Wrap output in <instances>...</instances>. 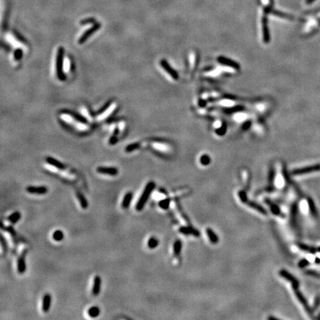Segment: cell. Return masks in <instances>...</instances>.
Listing matches in <instances>:
<instances>
[{
	"instance_id": "1",
	"label": "cell",
	"mask_w": 320,
	"mask_h": 320,
	"mask_svg": "<svg viewBox=\"0 0 320 320\" xmlns=\"http://www.w3.org/2000/svg\"><path fill=\"white\" fill-rule=\"evenodd\" d=\"M155 187H156V185H155L154 182H149L147 184L144 191H143L142 193H141L140 198L139 199L138 202L136 205V209H137V211H140L144 208L147 201H148V199L150 198L151 193H152L153 191L154 190Z\"/></svg>"
},
{
	"instance_id": "2",
	"label": "cell",
	"mask_w": 320,
	"mask_h": 320,
	"mask_svg": "<svg viewBox=\"0 0 320 320\" xmlns=\"http://www.w3.org/2000/svg\"><path fill=\"white\" fill-rule=\"evenodd\" d=\"M319 170H320V165H315L294 170L292 171V174H294V175H302V174H309V173L314 171H319Z\"/></svg>"
},
{
	"instance_id": "3",
	"label": "cell",
	"mask_w": 320,
	"mask_h": 320,
	"mask_svg": "<svg viewBox=\"0 0 320 320\" xmlns=\"http://www.w3.org/2000/svg\"><path fill=\"white\" fill-rule=\"evenodd\" d=\"M279 274H280V276H282L283 278H285L288 281H289V282H291L293 288L297 289L299 288V282L297 281V279H296V278H294V277L290 273H289L288 271H286L285 270H282V271H280V272H279Z\"/></svg>"
},
{
	"instance_id": "4",
	"label": "cell",
	"mask_w": 320,
	"mask_h": 320,
	"mask_svg": "<svg viewBox=\"0 0 320 320\" xmlns=\"http://www.w3.org/2000/svg\"><path fill=\"white\" fill-rule=\"evenodd\" d=\"M27 251H24L19 257L18 262H17V270L19 273H24L26 271V262H25V257H26Z\"/></svg>"
},
{
	"instance_id": "5",
	"label": "cell",
	"mask_w": 320,
	"mask_h": 320,
	"mask_svg": "<svg viewBox=\"0 0 320 320\" xmlns=\"http://www.w3.org/2000/svg\"><path fill=\"white\" fill-rule=\"evenodd\" d=\"M63 48H59V52H58V56H57V73L58 77L60 79H64L63 78Z\"/></svg>"
},
{
	"instance_id": "6",
	"label": "cell",
	"mask_w": 320,
	"mask_h": 320,
	"mask_svg": "<svg viewBox=\"0 0 320 320\" xmlns=\"http://www.w3.org/2000/svg\"><path fill=\"white\" fill-rule=\"evenodd\" d=\"M26 190L32 194H45L48 192V188L45 186H28Z\"/></svg>"
},
{
	"instance_id": "7",
	"label": "cell",
	"mask_w": 320,
	"mask_h": 320,
	"mask_svg": "<svg viewBox=\"0 0 320 320\" xmlns=\"http://www.w3.org/2000/svg\"><path fill=\"white\" fill-rule=\"evenodd\" d=\"M98 173L109 176H116L118 174V170L116 168H107V167H99L96 169Z\"/></svg>"
},
{
	"instance_id": "8",
	"label": "cell",
	"mask_w": 320,
	"mask_h": 320,
	"mask_svg": "<svg viewBox=\"0 0 320 320\" xmlns=\"http://www.w3.org/2000/svg\"><path fill=\"white\" fill-rule=\"evenodd\" d=\"M101 285H102V279L100 276H96L94 279V285L92 288V294L94 296H97L100 294L101 290Z\"/></svg>"
},
{
	"instance_id": "9",
	"label": "cell",
	"mask_w": 320,
	"mask_h": 320,
	"mask_svg": "<svg viewBox=\"0 0 320 320\" xmlns=\"http://www.w3.org/2000/svg\"><path fill=\"white\" fill-rule=\"evenodd\" d=\"M50 305H51V296L50 294H45L42 299V311L44 313L49 311Z\"/></svg>"
},
{
	"instance_id": "10",
	"label": "cell",
	"mask_w": 320,
	"mask_h": 320,
	"mask_svg": "<svg viewBox=\"0 0 320 320\" xmlns=\"http://www.w3.org/2000/svg\"><path fill=\"white\" fill-rule=\"evenodd\" d=\"M161 65H162V67H163V68L167 72H168V73H169V74L171 76V77L174 79H178L179 76H178L177 73H176V71H174V70L171 67H170V66L169 65V64L167 63L165 60H162V61H161Z\"/></svg>"
},
{
	"instance_id": "11",
	"label": "cell",
	"mask_w": 320,
	"mask_h": 320,
	"mask_svg": "<svg viewBox=\"0 0 320 320\" xmlns=\"http://www.w3.org/2000/svg\"><path fill=\"white\" fill-rule=\"evenodd\" d=\"M245 204L248 205V206H249L250 207H251V208L254 209V210L257 211L258 212L261 213L262 214H264V215H266L267 212V211L265 210V208L262 206H261V205H259V204H257V203L254 202H252V201H247L245 202Z\"/></svg>"
},
{
	"instance_id": "12",
	"label": "cell",
	"mask_w": 320,
	"mask_h": 320,
	"mask_svg": "<svg viewBox=\"0 0 320 320\" xmlns=\"http://www.w3.org/2000/svg\"><path fill=\"white\" fill-rule=\"evenodd\" d=\"M294 292H295V294H296V297H297L299 301L301 302V304L304 306V308H305V309H306V311H307L308 313H311V309H310V308H309V307H308V304H307V302H306L305 299L304 298V296H302V294H301V293L299 291L298 288L297 289H294Z\"/></svg>"
},
{
	"instance_id": "13",
	"label": "cell",
	"mask_w": 320,
	"mask_h": 320,
	"mask_svg": "<svg viewBox=\"0 0 320 320\" xmlns=\"http://www.w3.org/2000/svg\"><path fill=\"white\" fill-rule=\"evenodd\" d=\"M180 233L185 234V235H193V236H199V232L194 228L191 227H182L179 229Z\"/></svg>"
},
{
	"instance_id": "14",
	"label": "cell",
	"mask_w": 320,
	"mask_h": 320,
	"mask_svg": "<svg viewBox=\"0 0 320 320\" xmlns=\"http://www.w3.org/2000/svg\"><path fill=\"white\" fill-rule=\"evenodd\" d=\"M262 29L265 42H268L270 39V35H269L268 27H267V19L265 16H264L262 19Z\"/></svg>"
},
{
	"instance_id": "15",
	"label": "cell",
	"mask_w": 320,
	"mask_h": 320,
	"mask_svg": "<svg viewBox=\"0 0 320 320\" xmlns=\"http://www.w3.org/2000/svg\"><path fill=\"white\" fill-rule=\"evenodd\" d=\"M132 199H133V193H132V192H128L123 199V202H122V207H123V208H128L130 205H131V203Z\"/></svg>"
},
{
	"instance_id": "16",
	"label": "cell",
	"mask_w": 320,
	"mask_h": 320,
	"mask_svg": "<svg viewBox=\"0 0 320 320\" xmlns=\"http://www.w3.org/2000/svg\"><path fill=\"white\" fill-rule=\"evenodd\" d=\"M46 161H47V162L49 165H50L55 167V168H58V169L59 170H63L65 169V165L62 163V162H59V161L56 160V159L53 158V157H47L46 158Z\"/></svg>"
},
{
	"instance_id": "17",
	"label": "cell",
	"mask_w": 320,
	"mask_h": 320,
	"mask_svg": "<svg viewBox=\"0 0 320 320\" xmlns=\"http://www.w3.org/2000/svg\"><path fill=\"white\" fill-rule=\"evenodd\" d=\"M218 61L220 62V63H222L225 65L230 66V67H234V68H236V69L239 68V65L237 63H236L235 62L232 61V60H230L229 59H227V58L220 57L218 59Z\"/></svg>"
},
{
	"instance_id": "18",
	"label": "cell",
	"mask_w": 320,
	"mask_h": 320,
	"mask_svg": "<svg viewBox=\"0 0 320 320\" xmlns=\"http://www.w3.org/2000/svg\"><path fill=\"white\" fill-rule=\"evenodd\" d=\"M206 233L207 235L208 236L209 239H210V241L212 242L213 244H216L217 242H219L218 236H217L216 234L213 232V230L212 229H211V228H207Z\"/></svg>"
},
{
	"instance_id": "19",
	"label": "cell",
	"mask_w": 320,
	"mask_h": 320,
	"mask_svg": "<svg viewBox=\"0 0 320 320\" xmlns=\"http://www.w3.org/2000/svg\"><path fill=\"white\" fill-rule=\"evenodd\" d=\"M99 27H100V25H97V26H94V27H93L92 28H90V30H88V31H87V32H85V34L82 36V37L79 39V43H83V42H85V40H86L88 38V36H90V35L93 34V33H94V31H96V29H97Z\"/></svg>"
},
{
	"instance_id": "20",
	"label": "cell",
	"mask_w": 320,
	"mask_h": 320,
	"mask_svg": "<svg viewBox=\"0 0 320 320\" xmlns=\"http://www.w3.org/2000/svg\"><path fill=\"white\" fill-rule=\"evenodd\" d=\"M77 197L79 199V202H80L81 206L83 209H86L88 206V202L87 201L86 198L85 197V196L82 194L81 192H77Z\"/></svg>"
},
{
	"instance_id": "21",
	"label": "cell",
	"mask_w": 320,
	"mask_h": 320,
	"mask_svg": "<svg viewBox=\"0 0 320 320\" xmlns=\"http://www.w3.org/2000/svg\"><path fill=\"white\" fill-rule=\"evenodd\" d=\"M265 202H266V203L267 205L270 206V208L271 211H272V213H273V214L275 215H280L281 214V211H280V209H279V207L277 206V205H276L275 204H273V203L271 202L269 200V199H265Z\"/></svg>"
},
{
	"instance_id": "22",
	"label": "cell",
	"mask_w": 320,
	"mask_h": 320,
	"mask_svg": "<svg viewBox=\"0 0 320 320\" xmlns=\"http://www.w3.org/2000/svg\"><path fill=\"white\" fill-rule=\"evenodd\" d=\"M100 313V308H99V307H97V306H93V307L89 308V310L88 311V315L92 318H95V317H98Z\"/></svg>"
},
{
	"instance_id": "23",
	"label": "cell",
	"mask_w": 320,
	"mask_h": 320,
	"mask_svg": "<svg viewBox=\"0 0 320 320\" xmlns=\"http://www.w3.org/2000/svg\"><path fill=\"white\" fill-rule=\"evenodd\" d=\"M20 213H19V211H16V212L13 213L12 214L8 217V221L11 223H12V224H15V223H16L19 220H20Z\"/></svg>"
},
{
	"instance_id": "24",
	"label": "cell",
	"mask_w": 320,
	"mask_h": 320,
	"mask_svg": "<svg viewBox=\"0 0 320 320\" xmlns=\"http://www.w3.org/2000/svg\"><path fill=\"white\" fill-rule=\"evenodd\" d=\"M182 242L181 240L178 239L176 240V241L174 242V254H175L176 256H179L180 252H181L182 251Z\"/></svg>"
},
{
	"instance_id": "25",
	"label": "cell",
	"mask_w": 320,
	"mask_h": 320,
	"mask_svg": "<svg viewBox=\"0 0 320 320\" xmlns=\"http://www.w3.org/2000/svg\"><path fill=\"white\" fill-rule=\"evenodd\" d=\"M53 239L55 241L60 242L64 239V234L62 230H57L53 234Z\"/></svg>"
},
{
	"instance_id": "26",
	"label": "cell",
	"mask_w": 320,
	"mask_h": 320,
	"mask_svg": "<svg viewBox=\"0 0 320 320\" xmlns=\"http://www.w3.org/2000/svg\"><path fill=\"white\" fill-rule=\"evenodd\" d=\"M308 207H309L310 211H311V214L313 215V216H317V209H316L315 205H314L313 200H312L311 199H308Z\"/></svg>"
},
{
	"instance_id": "27",
	"label": "cell",
	"mask_w": 320,
	"mask_h": 320,
	"mask_svg": "<svg viewBox=\"0 0 320 320\" xmlns=\"http://www.w3.org/2000/svg\"><path fill=\"white\" fill-rule=\"evenodd\" d=\"M298 246L299 247L300 249L302 250V251H306V252H309V253H313L317 251V250H316L315 248H311V247H310V246H308L306 245H304V244H299Z\"/></svg>"
},
{
	"instance_id": "28",
	"label": "cell",
	"mask_w": 320,
	"mask_h": 320,
	"mask_svg": "<svg viewBox=\"0 0 320 320\" xmlns=\"http://www.w3.org/2000/svg\"><path fill=\"white\" fill-rule=\"evenodd\" d=\"M159 245V241L157 240V239L154 237H151L150 239L148 240V246L151 249H153V248H156Z\"/></svg>"
},
{
	"instance_id": "29",
	"label": "cell",
	"mask_w": 320,
	"mask_h": 320,
	"mask_svg": "<svg viewBox=\"0 0 320 320\" xmlns=\"http://www.w3.org/2000/svg\"><path fill=\"white\" fill-rule=\"evenodd\" d=\"M159 205L161 208L164 209V210H167V209L169 207L170 205V199H163V200H161L159 203Z\"/></svg>"
},
{
	"instance_id": "30",
	"label": "cell",
	"mask_w": 320,
	"mask_h": 320,
	"mask_svg": "<svg viewBox=\"0 0 320 320\" xmlns=\"http://www.w3.org/2000/svg\"><path fill=\"white\" fill-rule=\"evenodd\" d=\"M114 108H115V105H114V104H113V105H111V106H110L109 108H108V110H106L104 112V114H102V115L99 116V119H100H100H103L104 118L106 117V116H108L110 114V112L112 111V110L114 109Z\"/></svg>"
},
{
	"instance_id": "31",
	"label": "cell",
	"mask_w": 320,
	"mask_h": 320,
	"mask_svg": "<svg viewBox=\"0 0 320 320\" xmlns=\"http://www.w3.org/2000/svg\"><path fill=\"white\" fill-rule=\"evenodd\" d=\"M63 69L64 70V72L67 73L70 70V62L69 59L67 58H65V60L63 61Z\"/></svg>"
},
{
	"instance_id": "32",
	"label": "cell",
	"mask_w": 320,
	"mask_h": 320,
	"mask_svg": "<svg viewBox=\"0 0 320 320\" xmlns=\"http://www.w3.org/2000/svg\"><path fill=\"white\" fill-rule=\"evenodd\" d=\"M239 199H241L242 202L243 203H245L248 200L247 194H246V193L244 191H241L239 192Z\"/></svg>"
},
{
	"instance_id": "33",
	"label": "cell",
	"mask_w": 320,
	"mask_h": 320,
	"mask_svg": "<svg viewBox=\"0 0 320 320\" xmlns=\"http://www.w3.org/2000/svg\"><path fill=\"white\" fill-rule=\"evenodd\" d=\"M200 162L202 165H208L210 163V158H209V156H207V155H204V156L201 157Z\"/></svg>"
},
{
	"instance_id": "34",
	"label": "cell",
	"mask_w": 320,
	"mask_h": 320,
	"mask_svg": "<svg viewBox=\"0 0 320 320\" xmlns=\"http://www.w3.org/2000/svg\"><path fill=\"white\" fill-rule=\"evenodd\" d=\"M139 146V145L137 144V143H135V144H131L126 148V151H127V152H131V151H134L136 149H138Z\"/></svg>"
},
{
	"instance_id": "35",
	"label": "cell",
	"mask_w": 320,
	"mask_h": 320,
	"mask_svg": "<svg viewBox=\"0 0 320 320\" xmlns=\"http://www.w3.org/2000/svg\"><path fill=\"white\" fill-rule=\"evenodd\" d=\"M274 176H275L274 170L271 169L270 170V172H269V175H268V182H270V183L273 182V180H274Z\"/></svg>"
},
{
	"instance_id": "36",
	"label": "cell",
	"mask_w": 320,
	"mask_h": 320,
	"mask_svg": "<svg viewBox=\"0 0 320 320\" xmlns=\"http://www.w3.org/2000/svg\"><path fill=\"white\" fill-rule=\"evenodd\" d=\"M308 265H309V262L305 259H302V260L299 262V267H304L308 266Z\"/></svg>"
},
{
	"instance_id": "37",
	"label": "cell",
	"mask_w": 320,
	"mask_h": 320,
	"mask_svg": "<svg viewBox=\"0 0 320 320\" xmlns=\"http://www.w3.org/2000/svg\"><path fill=\"white\" fill-rule=\"evenodd\" d=\"M22 50H17V51L16 52V53H15V57H16V59H20V58L22 57Z\"/></svg>"
},
{
	"instance_id": "38",
	"label": "cell",
	"mask_w": 320,
	"mask_h": 320,
	"mask_svg": "<svg viewBox=\"0 0 320 320\" xmlns=\"http://www.w3.org/2000/svg\"><path fill=\"white\" fill-rule=\"evenodd\" d=\"M307 273H308V274L311 275V276H317V277H320V274H319V273H317V272H313V271H307Z\"/></svg>"
},
{
	"instance_id": "39",
	"label": "cell",
	"mask_w": 320,
	"mask_h": 320,
	"mask_svg": "<svg viewBox=\"0 0 320 320\" xmlns=\"http://www.w3.org/2000/svg\"><path fill=\"white\" fill-rule=\"evenodd\" d=\"M319 304H320V297H318L315 301V304H314V305H313V309H315V310L317 309V308H318V306L319 305Z\"/></svg>"
},
{
	"instance_id": "40",
	"label": "cell",
	"mask_w": 320,
	"mask_h": 320,
	"mask_svg": "<svg viewBox=\"0 0 320 320\" xmlns=\"http://www.w3.org/2000/svg\"><path fill=\"white\" fill-rule=\"evenodd\" d=\"M1 241H2V245L3 248H4V250H5H5H7V249H6L7 247H6V246H5V245H7V244H6L7 242H6V243H5V239H4L3 236H2V237H1Z\"/></svg>"
},
{
	"instance_id": "41",
	"label": "cell",
	"mask_w": 320,
	"mask_h": 320,
	"mask_svg": "<svg viewBox=\"0 0 320 320\" xmlns=\"http://www.w3.org/2000/svg\"><path fill=\"white\" fill-rule=\"evenodd\" d=\"M313 1H314V0H306V3L310 4V3H311L312 2H313Z\"/></svg>"
},
{
	"instance_id": "42",
	"label": "cell",
	"mask_w": 320,
	"mask_h": 320,
	"mask_svg": "<svg viewBox=\"0 0 320 320\" xmlns=\"http://www.w3.org/2000/svg\"><path fill=\"white\" fill-rule=\"evenodd\" d=\"M319 252H320V248H319Z\"/></svg>"
}]
</instances>
